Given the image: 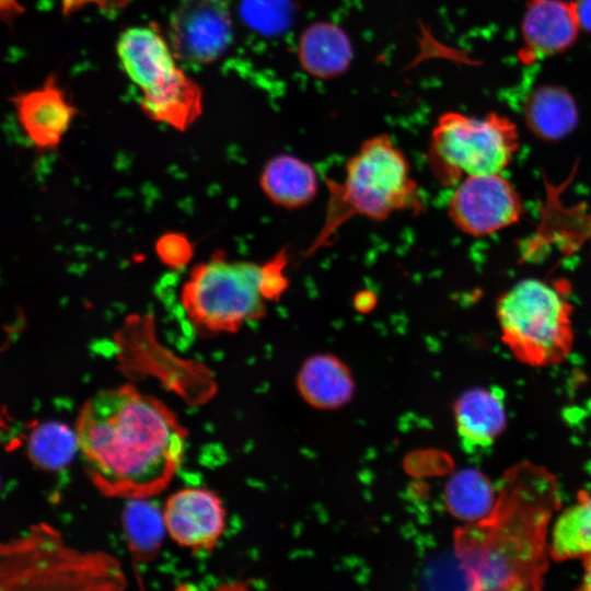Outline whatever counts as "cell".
<instances>
[{
  "label": "cell",
  "instance_id": "6",
  "mask_svg": "<svg viewBox=\"0 0 591 591\" xmlns=\"http://www.w3.org/2000/svg\"><path fill=\"white\" fill-rule=\"evenodd\" d=\"M270 302L263 263L232 260L223 251L195 265L181 290L187 318L209 334L236 333L263 318Z\"/></svg>",
  "mask_w": 591,
  "mask_h": 591
},
{
  "label": "cell",
  "instance_id": "1",
  "mask_svg": "<svg viewBox=\"0 0 591 591\" xmlns=\"http://www.w3.org/2000/svg\"><path fill=\"white\" fill-rule=\"evenodd\" d=\"M74 432L94 486L105 496L128 500L161 493L186 449L187 434L174 413L130 384L89 397Z\"/></svg>",
  "mask_w": 591,
  "mask_h": 591
},
{
  "label": "cell",
  "instance_id": "8",
  "mask_svg": "<svg viewBox=\"0 0 591 591\" xmlns=\"http://www.w3.org/2000/svg\"><path fill=\"white\" fill-rule=\"evenodd\" d=\"M523 204L515 187L501 173L464 178L451 195L448 216L471 236H485L517 223Z\"/></svg>",
  "mask_w": 591,
  "mask_h": 591
},
{
  "label": "cell",
  "instance_id": "7",
  "mask_svg": "<svg viewBox=\"0 0 591 591\" xmlns=\"http://www.w3.org/2000/svg\"><path fill=\"white\" fill-rule=\"evenodd\" d=\"M518 147V129L507 117L490 113L477 118L448 112L431 131L428 162L439 184L455 186L470 176L501 173Z\"/></svg>",
  "mask_w": 591,
  "mask_h": 591
},
{
  "label": "cell",
  "instance_id": "4",
  "mask_svg": "<svg viewBox=\"0 0 591 591\" xmlns=\"http://www.w3.org/2000/svg\"><path fill=\"white\" fill-rule=\"evenodd\" d=\"M1 582L11 590H107L126 580L113 557L69 546L43 524L2 546Z\"/></svg>",
  "mask_w": 591,
  "mask_h": 591
},
{
  "label": "cell",
  "instance_id": "22",
  "mask_svg": "<svg viewBox=\"0 0 591 591\" xmlns=\"http://www.w3.org/2000/svg\"><path fill=\"white\" fill-rule=\"evenodd\" d=\"M144 499H130L124 513V526L130 548L140 557L148 558L160 545L165 529L163 514L144 502Z\"/></svg>",
  "mask_w": 591,
  "mask_h": 591
},
{
  "label": "cell",
  "instance_id": "9",
  "mask_svg": "<svg viewBox=\"0 0 591 591\" xmlns=\"http://www.w3.org/2000/svg\"><path fill=\"white\" fill-rule=\"evenodd\" d=\"M170 44L175 57L206 65L221 57L233 38L225 0H179L170 18Z\"/></svg>",
  "mask_w": 591,
  "mask_h": 591
},
{
  "label": "cell",
  "instance_id": "14",
  "mask_svg": "<svg viewBox=\"0 0 591 591\" xmlns=\"http://www.w3.org/2000/svg\"><path fill=\"white\" fill-rule=\"evenodd\" d=\"M453 410L459 437L468 452L489 449L506 427L505 393L497 386L463 392Z\"/></svg>",
  "mask_w": 591,
  "mask_h": 591
},
{
  "label": "cell",
  "instance_id": "18",
  "mask_svg": "<svg viewBox=\"0 0 591 591\" xmlns=\"http://www.w3.org/2000/svg\"><path fill=\"white\" fill-rule=\"evenodd\" d=\"M524 119L529 129L546 141H557L573 131L578 108L572 95L557 85L537 86L524 103Z\"/></svg>",
  "mask_w": 591,
  "mask_h": 591
},
{
  "label": "cell",
  "instance_id": "10",
  "mask_svg": "<svg viewBox=\"0 0 591 591\" xmlns=\"http://www.w3.org/2000/svg\"><path fill=\"white\" fill-rule=\"evenodd\" d=\"M162 514L170 537L195 552L213 548L225 531L223 501L208 488L177 490L167 498Z\"/></svg>",
  "mask_w": 591,
  "mask_h": 591
},
{
  "label": "cell",
  "instance_id": "20",
  "mask_svg": "<svg viewBox=\"0 0 591 591\" xmlns=\"http://www.w3.org/2000/svg\"><path fill=\"white\" fill-rule=\"evenodd\" d=\"M551 554L555 560L591 554V493L580 495L577 502L567 508L555 522Z\"/></svg>",
  "mask_w": 591,
  "mask_h": 591
},
{
  "label": "cell",
  "instance_id": "23",
  "mask_svg": "<svg viewBox=\"0 0 591 591\" xmlns=\"http://www.w3.org/2000/svg\"><path fill=\"white\" fill-rule=\"evenodd\" d=\"M76 449H78L76 432H71L60 424H47L36 428L27 445L32 461L49 470L63 467Z\"/></svg>",
  "mask_w": 591,
  "mask_h": 591
},
{
  "label": "cell",
  "instance_id": "19",
  "mask_svg": "<svg viewBox=\"0 0 591 591\" xmlns=\"http://www.w3.org/2000/svg\"><path fill=\"white\" fill-rule=\"evenodd\" d=\"M298 55L302 67L318 78H332L343 73L352 56L346 33L328 22L314 23L303 32Z\"/></svg>",
  "mask_w": 591,
  "mask_h": 591
},
{
  "label": "cell",
  "instance_id": "11",
  "mask_svg": "<svg viewBox=\"0 0 591 591\" xmlns=\"http://www.w3.org/2000/svg\"><path fill=\"white\" fill-rule=\"evenodd\" d=\"M12 103L26 137L42 150L60 144L77 114L54 76L42 86L16 94Z\"/></svg>",
  "mask_w": 591,
  "mask_h": 591
},
{
  "label": "cell",
  "instance_id": "15",
  "mask_svg": "<svg viewBox=\"0 0 591 591\" xmlns=\"http://www.w3.org/2000/svg\"><path fill=\"white\" fill-rule=\"evenodd\" d=\"M297 390L301 398L320 410H335L354 397L356 382L350 368L331 352L309 356L297 373Z\"/></svg>",
  "mask_w": 591,
  "mask_h": 591
},
{
  "label": "cell",
  "instance_id": "5",
  "mask_svg": "<svg viewBox=\"0 0 591 591\" xmlns=\"http://www.w3.org/2000/svg\"><path fill=\"white\" fill-rule=\"evenodd\" d=\"M501 340L522 363H561L575 340L572 305L555 285L538 278L518 281L496 302Z\"/></svg>",
  "mask_w": 591,
  "mask_h": 591
},
{
  "label": "cell",
  "instance_id": "16",
  "mask_svg": "<svg viewBox=\"0 0 591 591\" xmlns=\"http://www.w3.org/2000/svg\"><path fill=\"white\" fill-rule=\"evenodd\" d=\"M259 186L271 204L294 210L314 200L320 189V178L309 162L282 153L265 163L259 175Z\"/></svg>",
  "mask_w": 591,
  "mask_h": 591
},
{
  "label": "cell",
  "instance_id": "3",
  "mask_svg": "<svg viewBox=\"0 0 591 591\" xmlns=\"http://www.w3.org/2000/svg\"><path fill=\"white\" fill-rule=\"evenodd\" d=\"M328 202L323 228L308 253L326 245L354 217L383 221L394 213L419 215L425 209L409 161L386 134L366 139L348 159L341 182L325 179Z\"/></svg>",
  "mask_w": 591,
  "mask_h": 591
},
{
  "label": "cell",
  "instance_id": "21",
  "mask_svg": "<svg viewBox=\"0 0 591 591\" xmlns=\"http://www.w3.org/2000/svg\"><path fill=\"white\" fill-rule=\"evenodd\" d=\"M445 505L456 518L478 521L489 514L494 507V493L488 479L475 470H462L445 487Z\"/></svg>",
  "mask_w": 591,
  "mask_h": 591
},
{
  "label": "cell",
  "instance_id": "26",
  "mask_svg": "<svg viewBox=\"0 0 591 591\" xmlns=\"http://www.w3.org/2000/svg\"><path fill=\"white\" fill-rule=\"evenodd\" d=\"M580 26L591 31V0H573Z\"/></svg>",
  "mask_w": 591,
  "mask_h": 591
},
{
  "label": "cell",
  "instance_id": "25",
  "mask_svg": "<svg viewBox=\"0 0 591 591\" xmlns=\"http://www.w3.org/2000/svg\"><path fill=\"white\" fill-rule=\"evenodd\" d=\"M376 305L375 296L368 291H360L354 298V306L358 312L368 313L372 311Z\"/></svg>",
  "mask_w": 591,
  "mask_h": 591
},
{
  "label": "cell",
  "instance_id": "17",
  "mask_svg": "<svg viewBox=\"0 0 591 591\" xmlns=\"http://www.w3.org/2000/svg\"><path fill=\"white\" fill-rule=\"evenodd\" d=\"M142 112L152 120L185 131L202 112L200 86L179 68L159 85L142 92Z\"/></svg>",
  "mask_w": 591,
  "mask_h": 591
},
{
  "label": "cell",
  "instance_id": "13",
  "mask_svg": "<svg viewBox=\"0 0 591 591\" xmlns=\"http://www.w3.org/2000/svg\"><path fill=\"white\" fill-rule=\"evenodd\" d=\"M116 48L124 71L142 92L159 85L178 69L171 44L150 26L127 28Z\"/></svg>",
  "mask_w": 591,
  "mask_h": 591
},
{
  "label": "cell",
  "instance_id": "24",
  "mask_svg": "<svg viewBox=\"0 0 591 591\" xmlns=\"http://www.w3.org/2000/svg\"><path fill=\"white\" fill-rule=\"evenodd\" d=\"M158 258L173 269H181L189 264L194 256V246L190 240L179 232H167L161 235L155 243Z\"/></svg>",
  "mask_w": 591,
  "mask_h": 591
},
{
  "label": "cell",
  "instance_id": "27",
  "mask_svg": "<svg viewBox=\"0 0 591 591\" xmlns=\"http://www.w3.org/2000/svg\"><path fill=\"white\" fill-rule=\"evenodd\" d=\"M580 589L591 591V554L583 557V577Z\"/></svg>",
  "mask_w": 591,
  "mask_h": 591
},
{
  "label": "cell",
  "instance_id": "2",
  "mask_svg": "<svg viewBox=\"0 0 591 591\" xmlns=\"http://www.w3.org/2000/svg\"><path fill=\"white\" fill-rule=\"evenodd\" d=\"M552 478L534 468L515 471L483 523L456 533V549L473 589H529L546 565L544 532Z\"/></svg>",
  "mask_w": 591,
  "mask_h": 591
},
{
  "label": "cell",
  "instance_id": "12",
  "mask_svg": "<svg viewBox=\"0 0 591 591\" xmlns=\"http://www.w3.org/2000/svg\"><path fill=\"white\" fill-rule=\"evenodd\" d=\"M580 28L573 1L529 0L522 21L525 61L568 49Z\"/></svg>",
  "mask_w": 591,
  "mask_h": 591
}]
</instances>
